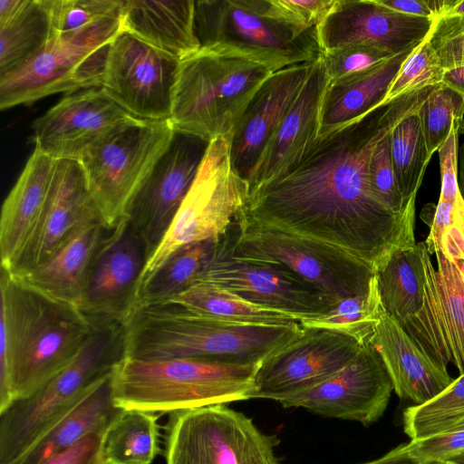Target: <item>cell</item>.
Listing matches in <instances>:
<instances>
[{
    "label": "cell",
    "instance_id": "3",
    "mask_svg": "<svg viewBox=\"0 0 464 464\" xmlns=\"http://www.w3.org/2000/svg\"><path fill=\"white\" fill-rule=\"evenodd\" d=\"M123 328L126 358H199L234 364H261L304 331L300 323L255 325L221 321L175 304L136 307Z\"/></svg>",
    "mask_w": 464,
    "mask_h": 464
},
{
    "label": "cell",
    "instance_id": "15",
    "mask_svg": "<svg viewBox=\"0 0 464 464\" xmlns=\"http://www.w3.org/2000/svg\"><path fill=\"white\" fill-rule=\"evenodd\" d=\"M179 64L122 30L110 47L101 87L136 118L169 120Z\"/></svg>",
    "mask_w": 464,
    "mask_h": 464
},
{
    "label": "cell",
    "instance_id": "35",
    "mask_svg": "<svg viewBox=\"0 0 464 464\" xmlns=\"http://www.w3.org/2000/svg\"><path fill=\"white\" fill-rule=\"evenodd\" d=\"M52 36L50 16L44 0H30L18 15L0 24V76L27 63Z\"/></svg>",
    "mask_w": 464,
    "mask_h": 464
},
{
    "label": "cell",
    "instance_id": "23",
    "mask_svg": "<svg viewBox=\"0 0 464 464\" xmlns=\"http://www.w3.org/2000/svg\"><path fill=\"white\" fill-rule=\"evenodd\" d=\"M94 219L101 217L82 165L72 160H58L39 224L22 256L7 272L18 276L43 264L82 225Z\"/></svg>",
    "mask_w": 464,
    "mask_h": 464
},
{
    "label": "cell",
    "instance_id": "22",
    "mask_svg": "<svg viewBox=\"0 0 464 464\" xmlns=\"http://www.w3.org/2000/svg\"><path fill=\"white\" fill-rule=\"evenodd\" d=\"M314 62L272 72L258 88L229 140L232 170L248 182L279 124L303 90Z\"/></svg>",
    "mask_w": 464,
    "mask_h": 464
},
{
    "label": "cell",
    "instance_id": "39",
    "mask_svg": "<svg viewBox=\"0 0 464 464\" xmlns=\"http://www.w3.org/2000/svg\"><path fill=\"white\" fill-rule=\"evenodd\" d=\"M430 154L438 151L453 127L464 122V95L440 82L419 110Z\"/></svg>",
    "mask_w": 464,
    "mask_h": 464
},
{
    "label": "cell",
    "instance_id": "21",
    "mask_svg": "<svg viewBox=\"0 0 464 464\" xmlns=\"http://www.w3.org/2000/svg\"><path fill=\"white\" fill-rule=\"evenodd\" d=\"M433 21L391 10L376 0H336L316 30L322 53L362 46L396 54L421 43Z\"/></svg>",
    "mask_w": 464,
    "mask_h": 464
},
{
    "label": "cell",
    "instance_id": "38",
    "mask_svg": "<svg viewBox=\"0 0 464 464\" xmlns=\"http://www.w3.org/2000/svg\"><path fill=\"white\" fill-rule=\"evenodd\" d=\"M464 416V374L431 400L403 411L404 432L411 440L447 431Z\"/></svg>",
    "mask_w": 464,
    "mask_h": 464
},
{
    "label": "cell",
    "instance_id": "46",
    "mask_svg": "<svg viewBox=\"0 0 464 464\" xmlns=\"http://www.w3.org/2000/svg\"><path fill=\"white\" fill-rule=\"evenodd\" d=\"M464 450V430L436 434L404 444V450L420 464L442 462Z\"/></svg>",
    "mask_w": 464,
    "mask_h": 464
},
{
    "label": "cell",
    "instance_id": "29",
    "mask_svg": "<svg viewBox=\"0 0 464 464\" xmlns=\"http://www.w3.org/2000/svg\"><path fill=\"white\" fill-rule=\"evenodd\" d=\"M419 44L370 70L328 83L321 106L318 137L348 125L381 106L401 65Z\"/></svg>",
    "mask_w": 464,
    "mask_h": 464
},
{
    "label": "cell",
    "instance_id": "8",
    "mask_svg": "<svg viewBox=\"0 0 464 464\" xmlns=\"http://www.w3.org/2000/svg\"><path fill=\"white\" fill-rule=\"evenodd\" d=\"M121 32L120 14L77 32L53 34L27 63L0 76V109L101 87L110 47Z\"/></svg>",
    "mask_w": 464,
    "mask_h": 464
},
{
    "label": "cell",
    "instance_id": "33",
    "mask_svg": "<svg viewBox=\"0 0 464 464\" xmlns=\"http://www.w3.org/2000/svg\"><path fill=\"white\" fill-rule=\"evenodd\" d=\"M219 240L209 238L178 249L140 288L136 307L166 304L197 284Z\"/></svg>",
    "mask_w": 464,
    "mask_h": 464
},
{
    "label": "cell",
    "instance_id": "57",
    "mask_svg": "<svg viewBox=\"0 0 464 464\" xmlns=\"http://www.w3.org/2000/svg\"><path fill=\"white\" fill-rule=\"evenodd\" d=\"M429 464H442V463H440V462H433V463H429Z\"/></svg>",
    "mask_w": 464,
    "mask_h": 464
},
{
    "label": "cell",
    "instance_id": "7",
    "mask_svg": "<svg viewBox=\"0 0 464 464\" xmlns=\"http://www.w3.org/2000/svg\"><path fill=\"white\" fill-rule=\"evenodd\" d=\"M271 73L260 64L200 48L180 61L169 119L175 131L208 142L231 136Z\"/></svg>",
    "mask_w": 464,
    "mask_h": 464
},
{
    "label": "cell",
    "instance_id": "54",
    "mask_svg": "<svg viewBox=\"0 0 464 464\" xmlns=\"http://www.w3.org/2000/svg\"><path fill=\"white\" fill-rule=\"evenodd\" d=\"M442 464H464V450L450 456L442 462Z\"/></svg>",
    "mask_w": 464,
    "mask_h": 464
},
{
    "label": "cell",
    "instance_id": "37",
    "mask_svg": "<svg viewBox=\"0 0 464 464\" xmlns=\"http://www.w3.org/2000/svg\"><path fill=\"white\" fill-rule=\"evenodd\" d=\"M382 308L376 275L366 293L344 297L327 313L300 319L304 328H317L351 336L368 343Z\"/></svg>",
    "mask_w": 464,
    "mask_h": 464
},
{
    "label": "cell",
    "instance_id": "56",
    "mask_svg": "<svg viewBox=\"0 0 464 464\" xmlns=\"http://www.w3.org/2000/svg\"><path fill=\"white\" fill-rule=\"evenodd\" d=\"M102 464H111V463L106 462V461H104V460H103V461L102 462Z\"/></svg>",
    "mask_w": 464,
    "mask_h": 464
},
{
    "label": "cell",
    "instance_id": "14",
    "mask_svg": "<svg viewBox=\"0 0 464 464\" xmlns=\"http://www.w3.org/2000/svg\"><path fill=\"white\" fill-rule=\"evenodd\" d=\"M425 272L423 302L401 325L436 364L452 363L464 374V258L437 251L434 266L424 241L419 243Z\"/></svg>",
    "mask_w": 464,
    "mask_h": 464
},
{
    "label": "cell",
    "instance_id": "36",
    "mask_svg": "<svg viewBox=\"0 0 464 464\" xmlns=\"http://www.w3.org/2000/svg\"><path fill=\"white\" fill-rule=\"evenodd\" d=\"M420 108L403 118L390 134V152L394 175L399 189L409 204L415 203L417 192L431 158L422 130Z\"/></svg>",
    "mask_w": 464,
    "mask_h": 464
},
{
    "label": "cell",
    "instance_id": "43",
    "mask_svg": "<svg viewBox=\"0 0 464 464\" xmlns=\"http://www.w3.org/2000/svg\"><path fill=\"white\" fill-rule=\"evenodd\" d=\"M430 47L445 72L464 66V15L440 16L428 34Z\"/></svg>",
    "mask_w": 464,
    "mask_h": 464
},
{
    "label": "cell",
    "instance_id": "40",
    "mask_svg": "<svg viewBox=\"0 0 464 464\" xmlns=\"http://www.w3.org/2000/svg\"><path fill=\"white\" fill-rule=\"evenodd\" d=\"M53 34L73 33L121 14L123 0H44Z\"/></svg>",
    "mask_w": 464,
    "mask_h": 464
},
{
    "label": "cell",
    "instance_id": "52",
    "mask_svg": "<svg viewBox=\"0 0 464 464\" xmlns=\"http://www.w3.org/2000/svg\"><path fill=\"white\" fill-rule=\"evenodd\" d=\"M458 182L464 199V144L460 147L458 155Z\"/></svg>",
    "mask_w": 464,
    "mask_h": 464
},
{
    "label": "cell",
    "instance_id": "27",
    "mask_svg": "<svg viewBox=\"0 0 464 464\" xmlns=\"http://www.w3.org/2000/svg\"><path fill=\"white\" fill-rule=\"evenodd\" d=\"M100 219L82 225L49 259L18 276L20 282L79 308L90 266L106 231Z\"/></svg>",
    "mask_w": 464,
    "mask_h": 464
},
{
    "label": "cell",
    "instance_id": "16",
    "mask_svg": "<svg viewBox=\"0 0 464 464\" xmlns=\"http://www.w3.org/2000/svg\"><path fill=\"white\" fill-rule=\"evenodd\" d=\"M148 261L141 238L124 216L106 229L85 281L79 309L92 323L124 324L136 307Z\"/></svg>",
    "mask_w": 464,
    "mask_h": 464
},
{
    "label": "cell",
    "instance_id": "10",
    "mask_svg": "<svg viewBox=\"0 0 464 464\" xmlns=\"http://www.w3.org/2000/svg\"><path fill=\"white\" fill-rule=\"evenodd\" d=\"M174 134L170 120L136 119L110 135L80 161L107 229L126 216Z\"/></svg>",
    "mask_w": 464,
    "mask_h": 464
},
{
    "label": "cell",
    "instance_id": "1",
    "mask_svg": "<svg viewBox=\"0 0 464 464\" xmlns=\"http://www.w3.org/2000/svg\"><path fill=\"white\" fill-rule=\"evenodd\" d=\"M436 86L319 136L292 169L250 193L240 215L339 247L375 272L395 251L415 246V216L395 214L373 196L369 164L377 144Z\"/></svg>",
    "mask_w": 464,
    "mask_h": 464
},
{
    "label": "cell",
    "instance_id": "50",
    "mask_svg": "<svg viewBox=\"0 0 464 464\" xmlns=\"http://www.w3.org/2000/svg\"><path fill=\"white\" fill-rule=\"evenodd\" d=\"M30 0H0V24H4L18 15Z\"/></svg>",
    "mask_w": 464,
    "mask_h": 464
},
{
    "label": "cell",
    "instance_id": "28",
    "mask_svg": "<svg viewBox=\"0 0 464 464\" xmlns=\"http://www.w3.org/2000/svg\"><path fill=\"white\" fill-rule=\"evenodd\" d=\"M122 30L179 60L200 49L194 1L123 0Z\"/></svg>",
    "mask_w": 464,
    "mask_h": 464
},
{
    "label": "cell",
    "instance_id": "53",
    "mask_svg": "<svg viewBox=\"0 0 464 464\" xmlns=\"http://www.w3.org/2000/svg\"><path fill=\"white\" fill-rule=\"evenodd\" d=\"M460 15H464V0H455L454 4L441 16Z\"/></svg>",
    "mask_w": 464,
    "mask_h": 464
},
{
    "label": "cell",
    "instance_id": "51",
    "mask_svg": "<svg viewBox=\"0 0 464 464\" xmlns=\"http://www.w3.org/2000/svg\"><path fill=\"white\" fill-rule=\"evenodd\" d=\"M441 82L464 95V66L445 71Z\"/></svg>",
    "mask_w": 464,
    "mask_h": 464
},
{
    "label": "cell",
    "instance_id": "26",
    "mask_svg": "<svg viewBox=\"0 0 464 464\" xmlns=\"http://www.w3.org/2000/svg\"><path fill=\"white\" fill-rule=\"evenodd\" d=\"M58 160L34 149L5 198L0 218L1 267L11 271L43 216Z\"/></svg>",
    "mask_w": 464,
    "mask_h": 464
},
{
    "label": "cell",
    "instance_id": "55",
    "mask_svg": "<svg viewBox=\"0 0 464 464\" xmlns=\"http://www.w3.org/2000/svg\"><path fill=\"white\" fill-rule=\"evenodd\" d=\"M457 430H464V416L459 420L455 424H453L447 431H457ZM444 433V432H443Z\"/></svg>",
    "mask_w": 464,
    "mask_h": 464
},
{
    "label": "cell",
    "instance_id": "9",
    "mask_svg": "<svg viewBox=\"0 0 464 464\" xmlns=\"http://www.w3.org/2000/svg\"><path fill=\"white\" fill-rule=\"evenodd\" d=\"M230 237L235 256L283 265L339 299L366 293L375 275L370 266L339 247L255 223L240 212Z\"/></svg>",
    "mask_w": 464,
    "mask_h": 464
},
{
    "label": "cell",
    "instance_id": "49",
    "mask_svg": "<svg viewBox=\"0 0 464 464\" xmlns=\"http://www.w3.org/2000/svg\"><path fill=\"white\" fill-rule=\"evenodd\" d=\"M362 464H420L404 450V444L392 450L382 457Z\"/></svg>",
    "mask_w": 464,
    "mask_h": 464
},
{
    "label": "cell",
    "instance_id": "24",
    "mask_svg": "<svg viewBox=\"0 0 464 464\" xmlns=\"http://www.w3.org/2000/svg\"><path fill=\"white\" fill-rule=\"evenodd\" d=\"M327 85L320 56L250 177L249 194L287 173L314 143L319 135L321 106Z\"/></svg>",
    "mask_w": 464,
    "mask_h": 464
},
{
    "label": "cell",
    "instance_id": "44",
    "mask_svg": "<svg viewBox=\"0 0 464 464\" xmlns=\"http://www.w3.org/2000/svg\"><path fill=\"white\" fill-rule=\"evenodd\" d=\"M393 55L375 48L353 46L322 53L321 60L328 83H333L370 70Z\"/></svg>",
    "mask_w": 464,
    "mask_h": 464
},
{
    "label": "cell",
    "instance_id": "41",
    "mask_svg": "<svg viewBox=\"0 0 464 464\" xmlns=\"http://www.w3.org/2000/svg\"><path fill=\"white\" fill-rule=\"evenodd\" d=\"M444 71L439 66L427 37L408 56L392 82L382 104L441 82Z\"/></svg>",
    "mask_w": 464,
    "mask_h": 464
},
{
    "label": "cell",
    "instance_id": "5",
    "mask_svg": "<svg viewBox=\"0 0 464 464\" xmlns=\"http://www.w3.org/2000/svg\"><path fill=\"white\" fill-rule=\"evenodd\" d=\"M74 360L31 396L0 411V464H13L73 410L125 357L124 328L92 323Z\"/></svg>",
    "mask_w": 464,
    "mask_h": 464
},
{
    "label": "cell",
    "instance_id": "31",
    "mask_svg": "<svg viewBox=\"0 0 464 464\" xmlns=\"http://www.w3.org/2000/svg\"><path fill=\"white\" fill-rule=\"evenodd\" d=\"M166 304H175L209 318L255 325H292L291 314L251 303L218 285L198 282Z\"/></svg>",
    "mask_w": 464,
    "mask_h": 464
},
{
    "label": "cell",
    "instance_id": "32",
    "mask_svg": "<svg viewBox=\"0 0 464 464\" xmlns=\"http://www.w3.org/2000/svg\"><path fill=\"white\" fill-rule=\"evenodd\" d=\"M375 275L382 304L400 324L419 312L425 285L419 243L395 251Z\"/></svg>",
    "mask_w": 464,
    "mask_h": 464
},
{
    "label": "cell",
    "instance_id": "18",
    "mask_svg": "<svg viewBox=\"0 0 464 464\" xmlns=\"http://www.w3.org/2000/svg\"><path fill=\"white\" fill-rule=\"evenodd\" d=\"M209 143L197 136L175 131L169 148L132 200L126 217L143 241L148 260L188 193Z\"/></svg>",
    "mask_w": 464,
    "mask_h": 464
},
{
    "label": "cell",
    "instance_id": "45",
    "mask_svg": "<svg viewBox=\"0 0 464 464\" xmlns=\"http://www.w3.org/2000/svg\"><path fill=\"white\" fill-rule=\"evenodd\" d=\"M336 0H266L267 13L293 27H317L333 9Z\"/></svg>",
    "mask_w": 464,
    "mask_h": 464
},
{
    "label": "cell",
    "instance_id": "12",
    "mask_svg": "<svg viewBox=\"0 0 464 464\" xmlns=\"http://www.w3.org/2000/svg\"><path fill=\"white\" fill-rule=\"evenodd\" d=\"M168 414L166 464H279L275 438L225 404Z\"/></svg>",
    "mask_w": 464,
    "mask_h": 464
},
{
    "label": "cell",
    "instance_id": "48",
    "mask_svg": "<svg viewBox=\"0 0 464 464\" xmlns=\"http://www.w3.org/2000/svg\"><path fill=\"white\" fill-rule=\"evenodd\" d=\"M391 10L411 16L435 20L454 4L455 0H376Z\"/></svg>",
    "mask_w": 464,
    "mask_h": 464
},
{
    "label": "cell",
    "instance_id": "17",
    "mask_svg": "<svg viewBox=\"0 0 464 464\" xmlns=\"http://www.w3.org/2000/svg\"><path fill=\"white\" fill-rule=\"evenodd\" d=\"M336 332L304 328L258 366L249 399H283L324 382L352 362L362 346Z\"/></svg>",
    "mask_w": 464,
    "mask_h": 464
},
{
    "label": "cell",
    "instance_id": "19",
    "mask_svg": "<svg viewBox=\"0 0 464 464\" xmlns=\"http://www.w3.org/2000/svg\"><path fill=\"white\" fill-rule=\"evenodd\" d=\"M136 118L102 87L66 93L32 124L34 149L55 160L81 161L110 135Z\"/></svg>",
    "mask_w": 464,
    "mask_h": 464
},
{
    "label": "cell",
    "instance_id": "13",
    "mask_svg": "<svg viewBox=\"0 0 464 464\" xmlns=\"http://www.w3.org/2000/svg\"><path fill=\"white\" fill-rule=\"evenodd\" d=\"M198 282L218 285L256 304L291 314L298 321L324 314L341 300L283 265L235 256L230 230L220 238Z\"/></svg>",
    "mask_w": 464,
    "mask_h": 464
},
{
    "label": "cell",
    "instance_id": "25",
    "mask_svg": "<svg viewBox=\"0 0 464 464\" xmlns=\"http://www.w3.org/2000/svg\"><path fill=\"white\" fill-rule=\"evenodd\" d=\"M368 344L380 355L393 391L401 399L424 403L454 381L447 369L440 367L418 347L383 305Z\"/></svg>",
    "mask_w": 464,
    "mask_h": 464
},
{
    "label": "cell",
    "instance_id": "4",
    "mask_svg": "<svg viewBox=\"0 0 464 464\" xmlns=\"http://www.w3.org/2000/svg\"><path fill=\"white\" fill-rule=\"evenodd\" d=\"M259 365L124 357L112 373L113 400L122 409L157 413L248 400Z\"/></svg>",
    "mask_w": 464,
    "mask_h": 464
},
{
    "label": "cell",
    "instance_id": "30",
    "mask_svg": "<svg viewBox=\"0 0 464 464\" xmlns=\"http://www.w3.org/2000/svg\"><path fill=\"white\" fill-rule=\"evenodd\" d=\"M112 373L13 464H38L73 446L89 434L105 436L123 411L113 400Z\"/></svg>",
    "mask_w": 464,
    "mask_h": 464
},
{
    "label": "cell",
    "instance_id": "47",
    "mask_svg": "<svg viewBox=\"0 0 464 464\" xmlns=\"http://www.w3.org/2000/svg\"><path fill=\"white\" fill-rule=\"evenodd\" d=\"M104 436L92 433L38 464H102Z\"/></svg>",
    "mask_w": 464,
    "mask_h": 464
},
{
    "label": "cell",
    "instance_id": "20",
    "mask_svg": "<svg viewBox=\"0 0 464 464\" xmlns=\"http://www.w3.org/2000/svg\"><path fill=\"white\" fill-rule=\"evenodd\" d=\"M393 384L377 352L365 343L356 357L320 384L279 401L319 415L358 421H377L388 405Z\"/></svg>",
    "mask_w": 464,
    "mask_h": 464
},
{
    "label": "cell",
    "instance_id": "6",
    "mask_svg": "<svg viewBox=\"0 0 464 464\" xmlns=\"http://www.w3.org/2000/svg\"><path fill=\"white\" fill-rule=\"evenodd\" d=\"M194 25L201 49L272 72L314 62L322 53L316 27L301 30L274 18L266 0L194 1Z\"/></svg>",
    "mask_w": 464,
    "mask_h": 464
},
{
    "label": "cell",
    "instance_id": "34",
    "mask_svg": "<svg viewBox=\"0 0 464 464\" xmlns=\"http://www.w3.org/2000/svg\"><path fill=\"white\" fill-rule=\"evenodd\" d=\"M157 412L123 409L104 436L102 457L111 464H151L160 453Z\"/></svg>",
    "mask_w": 464,
    "mask_h": 464
},
{
    "label": "cell",
    "instance_id": "2",
    "mask_svg": "<svg viewBox=\"0 0 464 464\" xmlns=\"http://www.w3.org/2000/svg\"><path fill=\"white\" fill-rule=\"evenodd\" d=\"M1 269L0 411L65 369L92 330L77 306L48 297Z\"/></svg>",
    "mask_w": 464,
    "mask_h": 464
},
{
    "label": "cell",
    "instance_id": "42",
    "mask_svg": "<svg viewBox=\"0 0 464 464\" xmlns=\"http://www.w3.org/2000/svg\"><path fill=\"white\" fill-rule=\"evenodd\" d=\"M390 134L372 151L368 172L370 188L373 196L393 213L415 216V203L405 201L397 184L391 160Z\"/></svg>",
    "mask_w": 464,
    "mask_h": 464
},
{
    "label": "cell",
    "instance_id": "11",
    "mask_svg": "<svg viewBox=\"0 0 464 464\" xmlns=\"http://www.w3.org/2000/svg\"><path fill=\"white\" fill-rule=\"evenodd\" d=\"M230 137L209 143L197 177L161 243L147 261L140 288L180 247L221 238L245 206L248 183L231 169Z\"/></svg>",
    "mask_w": 464,
    "mask_h": 464
}]
</instances>
